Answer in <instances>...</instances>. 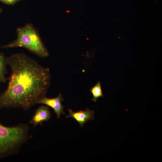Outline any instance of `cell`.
I'll use <instances>...</instances> for the list:
<instances>
[{
	"label": "cell",
	"mask_w": 162,
	"mask_h": 162,
	"mask_svg": "<svg viewBox=\"0 0 162 162\" xmlns=\"http://www.w3.org/2000/svg\"><path fill=\"white\" fill-rule=\"evenodd\" d=\"M6 61L11 74L7 89L0 94V109L27 110L45 96L50 84L49 69L22 53L12 54Z\"/></svg>",
	"instance_id": "obj_1"
},
{
	"label": "cell",
	"mask_w": 162,
	"mask_h": 162,
	"mask_svg": "<svg viewBox=\"0 0 162 162\" xmlns=\"http://www.w3.org/2000/svg\"><path fill=\"white\" fill-rule=\"evenodd\" d=\"M29 130L24 124L6 127L0 123V159L18 153L28 139Z\"/></svg>",
	"instance_id": "obj_2"
},
{
	"label": "cell",
	"mask_w": 162,
	"mask_h": 162,
	"mask_svg": "<svg viewBox=\"0 0 162 162\" xmlns=\"http://www.w3.org/2000/svg\"><path fill=\"white\" fill-rule=\"evenodd\" d=\"M16 38L2 46V48L24 47L41 58L49 56V52L44 44L38 30L32 24L28 23L17 28Z\"/></svg>",
	"instance_id": "obj_3"
},
{
	"label": "cell",
	"mask_w": 162,
	"mask_h": 162,
	"mask_svg": "<svg viewBox=\"0 0 162 162\" xmlns=\"http://www.w3.org/2000/svg\"><path fill=\"white\" fill-rule=\"evenodd\" d=\"M64 100L62 95L59 94L57 97L52 98L44 97L38 101V104H42L52 108L57 117L59 118L62 114H64V107L62 104Z\"/></svg>",
	"instance_id": "obj_4"
},
{
	"label": "cell",
	"mask_w": 162,
	"mask_h": 162,
	"mask_svg": "<svg viewBox=\"0 0 162 162\" xmlns=\"http://www.w3.org/2000/svg\"><path fill=\"white\" fill-rule=\"evenodd\" d=\"M51 114L47 106H41L35 111L34 114L29 121V123L34 127L42 124L43 122L49 120Z\"/></svg>",
	"instance_id": "obj_5"
},
{
	"label": "cell",
	"mask_w": 162,
	"mask_h": 162,
	"mask_svg": "<svg viewBox=\"0 0 162 162\" xmlns=\"http://www.w3.org/2000/svg\"><path fill=\"white\" fill-rule=\"evenodd\" d=\"M68 111L69 115L66 116V117L74 118L81 127L89 120L94 119V111L88 108L85 110H81L77 112H74L70 109Z\"/></svg>",
	"instance_id": "obj_6"
},
{
	"label": "cell",
	"mask_w": 162,
	"mask_h": 162,
	"mask_svg": "<svg viewBox=\"0 0 162 162\" xmlns=\"http://www.w3.org/2000/svg\"><path fill=\"white\" fill-rule=\"evenodd\" d=\"M7 58L3 53L0 52V83L4 82L6 80L5 77L6 74Z\"/></svg>",
	"instance_id": "obj_7"
},
{
	"label": "cell",
	"mask_w": 162,
	"mask_h": 162,
	"mask_svg": "<svg viewBox=\"0 0 162 162\" xmlns=\"http://www.w3.org/2000/svg\"><path fill=\"white\" fill-rule=\"evenodd\" d=\"M90 92L92 94L93 98L92 100L94 102H96L98 98L100 97H103L104 95L102 91L101 85L100 81L91 88Z\"/></svg>",
	"instance_id": "obj_8"
},
{
	"label": "cell",
	"mask_w": 162,
	"mask_h": 162,
	"mask_svg": "<svg viewBox=\"0 0 162 162\" xmlns=\"http://www.w3.org/2000/svg\"><path fill=\"white\" fill-rule=\"evenodd\" d=\"M21 0H0V2L9 5H14Z\"/></svg>",
	"instance_id": "obj_9"
},
{
	"label": "cell",
	"mask_w": 162,
	"mask_h": 162,
	"mask_svg": "<svg viewBox=\"0 0 162 162\" xmlns=\"http://www.w3.org/2000/svg\"><path fill=\"white\" fill-rule=\"evenodd\" d=\"M2 11V8L0 7V14L1 13V12Z\"/></svg>",
	"instance_id": "obj_10"
}]
</instances>
